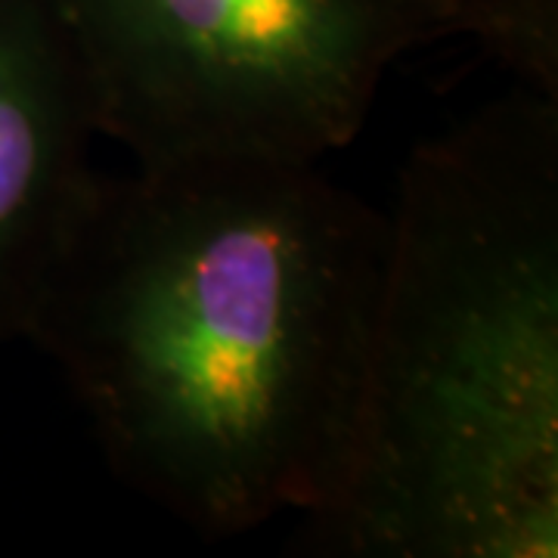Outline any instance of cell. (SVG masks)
Returning a JSON list of instances; mask_svg holds the SVG:
<instances>
[{
    "mask_svg": "<svg viewBox=\"0 0 558 558\" xmlns=\"http://www.w3.org/2000/svg\"><path fill=\"white\" fill-rule=\"evenodd\" d=\"M385 211L319 161L205 156L87 183L25 341L116 478L205 537L319 519L341 490Z\"/></svg>",
    "mask_w": 558,
    "mask_h": 558,
    "instance_id": "cell-1",
    "label": "cell"
},
{
    "mask_svg": "<svg viewBox=\"0 0 558 558\" xmlns=\"http://www.w3.org/2000/svg\"><path fill=\"white\" fill-rule=\"evenodd\" d=\"M323 546L558 556V97L418 143L385 211L354 450Z\"/></svg>",
    "mask_w": 558,
    "mask_h": 558,
    "instance_id": "cell-2",
    "label": "cell"
},
{
    "mask_svg": "<svg viewBox=\"0 0 558 558\" xmlns=\"http://www.w3.org/2000/svg\"><path fill=\"white\" fill-rule=\"evenodd\" d=\"M100 137L134 161H323L410 50L453 38L440 0H53Z\"/></svg>",
    "mask_w": 558,
    "mask_h": 558,
    "instance_id": "cell-3",
    "label": "cell"
},
{
    "mask_svg": "<svg viewBox=\"0 0 558 558\" xmlns=\"http://www.w3.org/2000/svg\"><path fill=\"white\" fill-rule=\"evenodd\" d=\"M97 106L53 0H0V348L25 341L94 178Z\"/></svg>",
    "mask_w": 558,
    "mask_h": 558,
    "instance_id": "cell-4",
    "label": "cell"
},
{
    "mask_svg": "<svg viewBox=\"0 0 558 558\" xmlns=\"http://www.w3.org/2000/svg\"><path fill=\"white\" fill-rule=\"evenodd\" d=\"M453 38H472L515 78L558 97V0H440Z\"/></svg>",
    "mask_w": 558,
    "mask_h": 558,
    "instance_id": "cell-5",
    "label": "cell"
}]
</instances>
